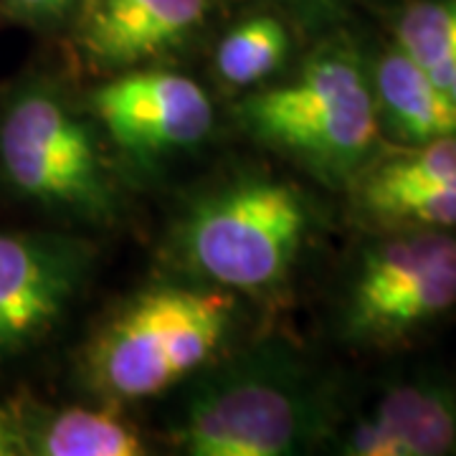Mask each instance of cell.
<instances>
[{
    "instance_id": "cell-19",
    "label": "cell",
    "mask_w": 456,
    "mask_h": 456,
    "mask_svg": "<svg viewBox=\"0 0 456 456\" xmlns=\"http://www.w3.org/2000/svg\"><path fill=\"white\" fill-rule=\"evenodd\" d=\"M452 97L456 102V53H454V71H452Z\"/></svg>"
},
{
    "instance_id": "cell-9",
    "label": "cell",
    "mask_w": 456,
    "mask_h": 456,
    "mask_svg": "<svg viewBox=\"0 0 456 456\" xmlns=\"http://www.w3.org/2000/svg\"><path fill=\"white\" fill-rule=\"evenodd\" d=\"M355 208L383 231L456 226V132L375 155L350 183Z\"/></svg>"
},
{
    "instance_id": "cell-4",
    "label": "cell",
    "mask_w": 456,
    "mask_h": 456,
    "mask_svg": "<svg viewBox=\"0 0 456 456\" xmlns=\"http://www.w3.org/2000/svg\"><path fill=\"white\" fill-rule=\"evenodd\" d=\"M310 228V200L299 188L244 175L193 200L173 251L188 272L221 289L266 292L289 274Z\"/></svg>"
},
{
    "instance_id": "cell-6",
    "label": "cell",
    "mask_w": 456,
    "mask_h": 456,
    "mask_svg": "<svg viewBox=\"0 0 456 456\" xmlns=\"http://www.w3.org/2000/svg\"><path fill=\"white\" fill-rule=\"evenodd\" d=\"M456 307V236L436 228L386 231L360 254L340 312L342 338L391 347Z\"/></svg>"
},
{
    "instance_id": "cell-10",
    "label": "cell",
    "mask_w": 456,
    "mask_h": 456,
    "mask_svg": "<svg viewBox=\"0 0 456 456\" xmlns=\"http://www.w3.org/2000/svg\"><path fill=\"white\" fill-rule=\"evenodd\" d=\"M340 454H456V383L436 373L391 383L347 428Z\"/></svg>"
},
{
    "instance_id": "cell-7",
    "label": "cell",
    "mask_w": 456,
    "mask_h": 456,
    "mask_svg": "<svg viewBox=\"0 0 456 456\" xmlns=\"http://www.w3.org/2000/svg\"><path fill=\"white\" fill-rule=\"evenodd\" d=\"M92 266L84 239L0 233V362L23 355L64 317Z\"/></svg>"
},
{
    "instance_id": "cell-2",
    "label": "cell",
    "mask_w": 456,
    "mask_h": 456,
    "mask_svg": "<svg viewBox=\"0 0 456 456\" xmlns=\"http://www.w3.org/2000/svg\"><path fill=\"white\" fill-rule=\"evenodd\" d=\"M239 122L259 142L292 155L327 185L358 178L380 140L370 71L350 41L325 44L292 82L244 99Z\"/></svg>"
},
{
    "instance_id": "cell-15",
    "label": "cell",
    "mask_w": 456,
    "mask_h": 456,
    "mask_svg": "<svg viewBox=\"0 0 456 456\" xmlns=\"http://www.w3.org/2000/svg\"><path fill=\"white\" fill-rule=\"evenodd\" d=\"M289 44V31L279 18H246L221 38L216 51V71L226 86H254L269 79L284 64Z\"/></svg>"
},
{
    "instance_id": "cell-17",
    "label": "cell",
    "mask_w": 456,
    "mask_h": 456,
    "mask_svg": "<svg viewBox=\"0 0 456 456\" xmlns=\"http://www.w3.org/2000/svg\"><path fill=\"white\" fill-rule=\"evenodd\" d=\"M26 454V406H0V456Z\"/></svg>"
},
{
    "instance_id": "cell-8",
    "label": "cell",
    "mask_w": 456,
    "mask_h": 456,
    "mask_svg": "<svg viewBox=\"0 0 456 456\" xmlns=\"http://www.w3.org/2000/svg\"><path fill=\"white\" fill-rule=\"evenodd\" d=\"M92 110L114 145L152 160L198 145L213 127V104L191 77L132 69L99 86Z\"/></svg>"
},
{
    "instance_id": "cell-5",
    "label": "cell",
    "mask_w": 456,
    "mask_h": 456,
    "mask_svg": "<svg viewBox=\"0 0 456 456\" xmlns=\"http://www.w3.org/2000/svg\"><path fill=\"white\" fill-rule=\"evenodd\" d=\"M0 170L18 193L86 224H110L119 196L94 132L51 84H28L0 114Z\"/></svg>"
},
{
    "instance_id": "cell-16",
    "label": "cell",
    "mask_w": 456,
    "mask_h": 456,
    "mask_svg": "<svg viewBox=\"0 0 456 456\" xmlns=\"http://www.w3.org/2000/svg\"><path fill=\"white\" fill-rule=\"evenodd\" d=\"M77 0H0L3 11L23 23H51L61 18Z\"/></svg>"
},
{
    "instance_id": "cell-3",
    "label": "cell",
    "mask_w": 456,
    "mask_h": 456,
    "mask_svg": "<svg viewBox=\"0 0 456 456\" xmlns=\"http://www.w3.org/2000/svg\"><path fill=\"white\" fill-rule=\"evenodd\" d=\"M233 299L224 289L160 284L130 297L84 353V380L110 401H140L198 373L224 347Z\"/></svg>"
},
{
    "instance_id": "cell-1",
    "label": "cell",
    "mask_w": 456,
    "mask_h": 456,
    "mask_svg": "<svg viewBox=\"0 0 456 456\" xmlns=\"http://www.w3.org/2000/svg\"><path fill=\"white\" fill-rule=\"evenodd\" d=\"M330 401L284 342H261L196 380L173 424L191 456H289L325 434Z\"/></svg>"
},
{
    "instance_id": "cell-13",
    "label": "cell",
    "mask_w": 456,
    "mask_h": 456,
    "mask_svg": "<svg viewBox=\"0 0 456 456\" xmlns=\"http://www.w3.org/2000/svg\"><path fill=\"white\" fill-rule=\"evenodd\" d=\"M140 431L114 408L41 411L26 406V454L142 456Z\"/></svg>"
},
{
    "instance_id": "cell-18",
    "label": "cell",
    "mask_w": 456,
    "mask_h": 456,
    "mask_svg": "<svg viewBox=\"0 0 456 456\" xmlns=\"http://www.w3.org/2000/svg\"><path fill=\"white\" fill-rule=\"evenodd\" d=\"M294 3H302V5H307V8H327V5H335V3H340V0H294Z\"/></svg>"
},
{
    "instance_id": "cell-14",
    "label": "cell",
    "mask_w": 456,
    "mask_h": 456,
    "mask_svg": "<svg viewBox=\"0 0 456 456\" xmlns=\"http://www.w3.org/2000/svg\"><path fill=\"white\" fill-rule=\"evenodd\" d=\"M395 49L452 94L456 53V0H411L395 18Z\"/></svg>"
},
{
    "instance_id": "cell-12",
    "label": "cell",
    "mask_w": 456,
    "mask_h": 456,
    "mask_svg": "<svg viewBox=\"0 0 456 456\" xmlns=\"http://www.w3.org/2000/svg\"><path fill=\"white\" fill-rule=\"evenodd\" d=\"M373 97L378 119L406 145L428 142L456 132V102L428 79L401 49H386L373 66Z\"/></svg>"
},
{
    "instance_id": "cell-11",
    "label": "cell",
    "mask_w": 456,
    "mask_h": 456,
    "mask_svg": "<svg viewBox=\"0 0 456 456\" xmlns=\"http://www.w3.org/2000/svg\"><path fill=\"white\" fill-rule=\"evenodd\" d=\"M206 11L208 0H92L77 44L102 69H132L185 44Z\"/></svg>"
}]
</instances>
